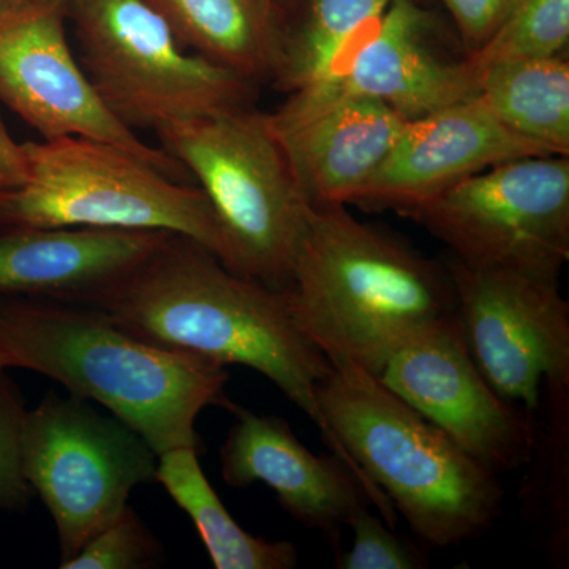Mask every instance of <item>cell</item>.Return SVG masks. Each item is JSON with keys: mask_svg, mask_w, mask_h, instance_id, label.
<instances>
[{"mask_svg": "<svg viewBox=\"0 0 569 569\" xmlns=\"http://www.w3.org/2000/svg\"><path fill=\"white\" fill-rule=\"evenodd\" d=\"M96 309L157 346L257 370L316 422L332 455L376 489L326 425L318 388L332 365L299 331L284 291L236 274L206 247L171 233Z\"/></svg>", "mask_w": 569, "mask_h": 569, "instance_id": "obj_1", "label": "cell"}, {"mask_svg": "<svg viewBox=\"0 0 569 569\" xmlns=\"http://www.w3.org/2000/svg\"><path fill=\"white\" fill-rule=\"evenodd\" d=\"M0 353L7 367L50 377L132 427L157 456L203 452L197 419L206 407L233 410L223 366L141 339L96 307L0 298Z\"/></svg>", "mask_w": 569, "mask_h": 569, "instance_id": "obj_2", "label": "cell"}, {"mask_svg": "<svg viewBox=\"0 0 569 569\" xmlns=\"http://www.w3.org/2000/svg\"><path fill=\"white\" fill-rule=\"evenodd\" d=\"M283 291L299 331L332 366L376 377L408 336L456 310L443 260L361 222L346 204L312 206Z\"/></svg>", "mask_w": 569, "mask_h": 569, "instance_id": "obj_3", "label": "cell"}, {"mask_svg": "<svg viewBox=\"0 0 569 569\" xmlns=\"http://www.w3.org/2000/svg\"><path fill=\"white\" fill-rule=\"evenodd\" d=\"M318 406L340 448L426 545L481 537L503 511L496 471L355 365L332 366Z\"/></svg>", "mask_w": 569, "mask_h": 569, "instance_id": "obj_4", "label": "cell"}, {"mask_svg": "<svg viewBox=\"0 0 569 569\" xmlns=\"http://www.w3.org/2000/svg\"><path fill=\"white\" fill-rule=\"evenodd\" d=\"M156 133L163 151L200 182L230 247L228 269L287 290L312 204L269 114L246 104Z\"/></svg>", "mask_w": 569, "mask_h": 569, "instance_id": "obj_5", "label": "cell"}, {"mask_svg": "<svg viewBox=\"0 0 569 569\" xmlns=\"http://www.w3.org/2000/svg\"><path fill=\"white\" fill-rule=\"evenodd\" d=\"M22 144L28 178L0 190V228L167 231L230 264V247L203 190L110 142L62 137Z\"/></svg>", "mask_w": 569, "mask_h": 569, "instance_id": "obj_6", "label": "cell"}, {"mask_svg": "<svg viewBox=\"0 0 569 569\" xmlns=\"http://www.w3.org/2000/svg\"><path fill=\"white\" fill-rule=\"evenodd\" d=\"M80 63L108 111L157 130L246 107L254 84L190 54L146 0H69Z\"/></svg>", "mask_w": 569, "mask_h": 569, "instance_id": "obj_7", "label": "cell"}, {"mask_svg": "<svg viewBox=\"0 0 569 569\" xmlns=\"http://www.w3.org/2000/svg\"><path fill=\"white\" fill-rule=\"evenodd\" d=\"M400 213L460 263L559 280L569 260V157L496 164Z\"/></svg>", "mask_w": 569, "mask_h": 569, "instance_id": "obj_8", "label": "cell"}, {"mask_svg": "<svg viewBox=\"0 0 569 569\" xmlns=\"http://www.w3.org/2000/svg\"><path fill=\"white\" fill-rule=\"evenodd\" d=\"M157 463L137 430L81 397L50 392L26 417L22 468L54 520L61 563L129 507L137 486L156 481Z\"/></svg>", "mask_w": 569, "mask_h": 569, "instance_id": "obj_9", "label": "cell"}, {"mask_svg": "<svg viewBox=\"0 0 569 569\" xmlns=\"http://www.w3.org/2000/svg\"><path fill=\"white\" fill-rule=\"evenodd\" d=\"M463 339L490 387L537 413L545 383L569 385V305L559 280L445 258Z\"/></svg>", "mask_w": 569, "mask_h": 569, "instance_id": "obj_10", "label": "cell"}, {"mask_svg": "<svg viewBox=\"0 0 569 569\" xmlns=\"http://www.w3.org/2000/svg\"><path fill=\"white\" fill-rule=\"evenodd\" d=\"M69 0L0 7V102L43 140L84 137L110 142L181 181L187 170L162 148L144 144L108 111L67 39Z\"/></svg>", "mask_w": 569, "mask_h": 569, "instance_id": "obj_11", "label": "cell"}, {"mask_svg": "<svg viewBox=\"0 0 569 569\" xmlns=\"http://www.w3.org/2000/svg\"><path fill=\"white\" fill-rule=\"evenodd\" d=\"M378 378L497 475L533 458L538 438L531 413L490 387L468 351L456 310L408 336Z\"/></svg>", "mask_w": 569, "mask_h": 569, "instance_id": "obj_12", "label": "cell"}, {"mask_svg": "<svg viewBox=\"0 0 569 569\" xmlns=\"http://www.w3.org/2000/svg\"><path fill=\"white\" fill-rule=\"evenodd\" d=\"M432 29L418 0H392L332 77L291 92L280 108L306 112L346 97H369L410 121L477 96L467 58L455 62L437 54Z\"/></svg>", "mask_w": 569, "mask_h": 569, "instance_id": "obj_13", "label": "cell"}, {"mask_svg": "<svg viewBox=\"0 0 569 569\" xmlns=\"http://www.w3.org/2000/svg\"><path fill=\"white\" fill-rule=\"evenodd\" d=\"M220 463L222 477L233 489L263 482L274 490L284 512L306 529L320 531L339 545L343 527L362 509L373 507L395 529L397 512L337 456H317L295 436L290 425L274 415H258L233 407Z\"/></svg>", "mask_w": 569, "mask_h": 569, "instance_id": "obj_14", "label": "cell"}, {"mask_svg": "<svg viewBox=\"0 0 569 569\" xmlns=\"http://www.w3.org/2000/svg\"><path fill=\"white\" fill-rule=\"evenodd\" d=\"M537 156L557 153L511 132L477 93L403 123L356 203L400 212L490 167Z\"/></svg>", "mask_w": 569, "mask_h": 569, "instance_id": "obj_15", "label": "cell"}, {"mask_svg": "<svg viewBox=\"0 0 569 569\" xmlns=\"http://www.w3.org/2000/svg\"><path fill=\"white\" fill-rule=\"evenodd\" d=\"M170 234L99 228H0V298L99 306Z\"/></svg>", "mask_w": 569, "mask_h": 569, "instance_id": "obj_16", "label": "cell"}, {"mask_svg": "<svg viewBox=\"0 0 569 569\" xmlns=\"http://www.w3.org/2000/svg\"><path fill=\"white\" fill-rule=\"evenodd\" d=\"M269 119L312 206L356 203L407 122L369 97H346L306 112L279 108Z\"/></svg>", "mask_w": 569, "mask_h": 569, "instance_id": "obj_17", "label": "cell"}, {"mask_svg": "<svg viewBox=\"0 0 569 569\" xmlns=\"http://www.w3.org/2000/svg\"><path fill=\"white\" fill-rule=\"evenodd\" d=\"M183 48L257 84L274 78L287 10L276 0H146Z\"/></svg>", "mask_w": 569, "mask_h": 569, "instance_id": "obj_18", "label": "cell"}, {"mask_svg": "<svg viewBox=\"0 0 569 569\" xmlns=\"http://www.w3.org/2000/svg\"><path fill=\"white\" fill-rule=\"evenodd\" d=\"M478 93L511 132L557 156H569L567 56L490 63L477 73Z\"/></svg>", "mask_w": 569, "mask_h": 569, "instance_id": "obj_19", "label": "cell"}, {"mask_svg": "<svg viewBox=\"0 0 569 569\" xmlns=\"http://www.w3.org/2000/svg\"><path fill=\"white\" fill-rule=\"evenodd\" d=\"M392 0H296L288 10L274 71L277 88L291 93L328 80Z\"/></svg>", "mask_w": 569, "mask_h": 569, "instance_id": "obj_20", "label": "cell"}, {"mask_svg": "<svg viewBox=\"0 0 569 569\" xmlns=\"http://www.w3.org/2000/svg\"><path fill=\"white\" fill-rule=\"evenodd\" d=\"M198 452L171 449L159 456L156 481L192 519L216 569H291L298 549L290 541H269L242 529L209 485Z\"/></svg>", "mask_w": 569, "mask_h": 569, "instance_id": "obj_21", "label": "cell"}, {"mask_svg": "<svg viewBox=\"0 0 569 569\" xmlns=\"http://www.w3.org/2000/svg\"><path fill=\"white\" fill-rule=\"evenodd\" d=\"M569 43V0H508L496 29L473 54L475 74L493 62L565 54Z\"/></svg>", "mask_w": 569, "mask_h": 569, "instance_id": "obj_22", "label": "cell"}, {"mask_svg": "<svg viewBox=\"0 0 569 569\" xmlns=\"http://www.w3.org/2000/svg\"><path fill=\"white\" fill-rule=\"evenodd\" d=\"M548 396V433L541 441V459L545 463L546 493H548L550 548L560 561H568L569 508H568V440H569V385L545 383Z\"/></svg>", "mask_w": 569, "mask_h": 569, "instance_id": "obj_23", "label": "cell"}, {"mask_svg": "<svg viewBox=\"0 0 569 569\" xmlns=\"http://www.w3.org/2000/svg\"><path fill=\"white\" fill-rule=\"evenodd\" d=\"M162 556V546L129 505L59 568L144 569L156 567Z\"/></svg>", "mask_w": 569, "mask_h": 569, "instance_id": "obj_24", "label": "cell"}, {"mask_svg": "<svg viewBox=\"0 0 569 569\" xmlns=\"http://www.w3.org/2000/svg\"><path fill=\"white\" fill-rule=\"evenodd\" d=\"M26 417L20 389L0 367V509L7 511H24L36 496L22 468Z\"/></svg>", "mask_w": 569, "mask_h": 569, "instance_id": "obj_25", "label": "cell"}, {"mask_svg": "<svg viewBox=\"0 0 569 569\" xmlns=\"http://www.w3.org/2000/svg\"><path fill=\"white\" fill-rule=\"evenodd\" d=\"M353 546L337 560L340 569H422L427 557L413 542L395 533L370 508L351 519Z\"/></svg>", "mask_w": 569, "mask_h": 569, "instance_id": "obj_26", "label": "cell"}, {"mask_svg": "<svg viewBox=\"0 0 569 569\" xmlns=\"http://www.w3.org/2000/svg\"><path fill=\"white\" fill-rule=\"evenodd\" d=\"M458 26L467 56L482 47L496 29L508 0H438Z\"/></svg>", "mask_w": 569, "mask_h": 569, "instance_id": "obj_27", "label": "cell"}, {"mask_svg": "<svg viewBox=\"0 0 569 569\" xmlns=\"http://www.w3.org/2000/svg\"><path fill=\"white\" fill-rule=\"evenodd\" d=\"M28 178V156L24 144L11 137L0 114V190L20 186Z\"/></svg>", "mask_w": 569, "mask_h": 569, "instance_id": "obj_28", "label": "cell"}, {"mask_svg": "<svg viewBox=\"0 0 569 569\" xmlns=\"http://www.w3.org/2000/svg\"><path fill=\"white\" fill-rule=\"evenodd\" d=\"M276 2H279L280 6H282L284 10H287L288 13V10H290L291 7L295 6L296 0H276Z\"/></svg>", "mask_w": 569, "mask_h": 569, "instance_id": "obj_29", "label": "cell"}, {"mask_svg": "<svg viewBox=\"0 0 569 569\" xmlns=\"http://www.w3.org/2000/svg\"><path fill=\"white\" fill-rule=\"evenodd\" d=\"M26 2V0H0V7L9 6V3Z\"/></svg>", "mask_w": 569, "mask_h": 569, "instance_id": "obj_30", "label": "cell"}, {"mask_svg": "<svg viewBox=\"0 0 569 569\" xmlns=\"http://www.w3.org/2000/svg\"><path fill=\"white\" fill-rule=\"evenodd\" d=\"M0 367H3V369H7L6 361H3L2 353H0Z\"/></svg>", "mask_w": 569, "mask_h": 569, "instance_id": "obj_31", "label": "cell"}]
</instances>
